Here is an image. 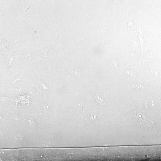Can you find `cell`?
Masks as SVG:
<instances>
[{
	"mask_svg": "<svg viewBox=\"0 0 161 161\" xmlns=\"http://www.w3.org/2000/svg\"><path fill=\"white\" fill-rule=\"evenodd\" d=\"M69 72L74 76L78 77L80 75L81 72L79 69L73 67L69 70Z\"/></svg>",
	"mask_w": 161,
	"mask_h": 161,
	"instance_id": "6da1fadb",
	"label": "cell"
},
{
	"mask_svg": "<svg viewBox=\"0 0 161 161\" xmlns=\"http://www.w3.org/2000/svg\"><path fill=\"white\" fill-rule=\"evenodd\" d=\"M117 63H115V61H112L108 64V68L109 70H113L117 68Z\"/></svg>",
	"mask_w": 161,
	"mask_h": 161,
	"instance_id": "7a4b0ae2",
	"label": "cell"
}]
</instances>
